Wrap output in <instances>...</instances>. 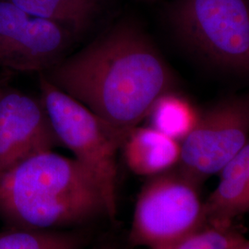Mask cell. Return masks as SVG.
Returning <instances> with one entry per match:
<instances>
[{
    "instance_id": "cell-1",
    "label": "cell",
    "mask_w": 249,
    "mask_h": 249,
    "mask_svg": "<svg viewBox=\"0 0 249 249\" xmlns=\"http://www.w3.org/2000/svg\"><path fill=\"white\" fill-rule=\"evenodd\" d=\"M45 77L98 116L122 144L174 85L158 50L129 21L111 27Z\"/></svg>"
},
{
    "instance_id": "cell-2",
    "label": "cell",
    "mask_w": 249,
    "mask_h": 249,
    "mask_svg": "<svg viewBox=\"0 0 249 249\" xmlns=\"http://www.w3.org/2000/svg\"><path fill=\"white\" fill-rule=\"evenodd\" d=\"M107 216L95 178L53 151L32 155L0 177V218L9 228L52 231Z\"/></svg>"
},
{
    "instance_id": "cell-3",
    "label": "cell",
    "mask_w": 249,
    "mask_h": 249,
    "mask_svg": "<svg viewBox=\"0 0 249 249\" xmlns=\"http://www.w3.org/2000/svg\"><path fill=\"white\" fill-rule=\"evenodd\" d=\"M41 100L60 144L95 178L105 196L107 217L117 215L116 155L122 143L98 116L51 83L40 80Z\"/></svg>"
},
{
    "instance_id": "cell-4",
    "label": "cell",
    "mask_w": 249,
    "mask_h": 249,
    "mask_svg": "<svg viewBox=\"0 0 249 249\" xmlns=\"http://www.w3.org/2000/svg\"><path fill=\"white\" fill-rule=\"evenodd\" d=\"M170 20L196 53L223 69L249 74V0H177Z\"/></svg>"
},
{
    "instance_id": "cell-5",
    "label": "cell",
    "mask_w": 249,
    "mask_h": 249,
    "mask_svg": "<svg viewBox=\"0 0 249 249\" xmlns=\"http://www.w3.org/2000/svg\"><path fill=\"white\" fill-rule=\"evenodd\" d=\"M207 225L199 184L178 168L149 178L135 204L128 241L154 249Z\"/></svg>"
},
{
    "instance_id": "cell-6",
    "label": "cell",
    "mask_w": 249,
    "mask_h": 249,
    "mask_svg": "<svg viewBox=\"0 0 249 249\" xmlns=\"http://www.w3.org/2000/svg\"><path fill=\"white\" fill-rule=\"evenodd\" d=\"M249 91L223 99L199 115L180 142L178 169L199 185L219 174L249 143Z\"/></svg>"
},
{
    "instance_id": "cell-7",
    "label": "cell",
    "mask_w": 249,
    "mask_h": 249,
    "mask_svg": "<svg viewBox=\"0 0 249 249\" xmlns=\"http://www.w3.org/2000/svg\"><path fill=\"white\" fill-rule=\"evenodd\" d=\"M73 36L64 27L0 0V69L48 71L62 60Z\"/></svg>"
},
{
    "instance_id": "cell-8",
    "label": "cell",
    "mask_w": 249,
    "mask_h": 249,
    "mask_svg": "<svg viewBox=\"0 0 249 249\" xmlns=\"http://www.w3.org/2000/svg\"><path fill=\"white\" fill-rule=\"evenodd\" d=\"M59 144L42 100L0 88V177L19 161Z\"/></svg>"
},
{
    "instance_id": "cell-9",
    "label": "cell",
    "mask_w": 249,
    "mask_h": 249,
    "mask_svg": "<svg viewBox=\"0 0 249 249\" xmlns=\"http://www.w3.org/2000/svg\"><path fill=\"white\" fill-rule=\"evenodd\" d=\"M220 181L204 201L207 225L231 227L249 212V142L220 173Z\"/></svg>"
},
{
    "instance_id": "cell-10",
    "label": "cell",
    "mask_w": 249,
    "mask_h": 249,
    "mask_svg": "<svg viewBox=\"0 0 249 249\" xmlns=\"http://www.w3.org/2000/svg\"><path fill=\"white\" fill-rule=\"evenodd\" d=\"M124 161L135 175L151 178L175 168L180 142L152 126L135 127L121 146Z\"/></svg>"
},
{
    "instance_id": "cell-11",
    "label": "cell",
    "mask_w": 249,
    "mask_h": 249,
    "mask_svg": "<svg viewBox=\"0 0 249 249\" xmlns=\"http://www.w3.org/2000/svg\"><path fill=\"white\" fill-rule=\"evenodd\" d=\"M27 13L66 28L73 36L84 33L99 12L98 0H8Z\"/></svg>"
},
{
    "instance_id": "cell-12",
    "label": "cell",
    "mask_w": 249,
    "mask_h": 249,
    "mask_svg": "<svg viewBox=\"0 0 249 249\" xmlns=\"http://www.w3.org/2000/svg\"><path fill=\"white\" fill-rule=\"evenodd\" d=\"M148 117L153 128L181 142L195 127L199 115L187 100L169 91L155 102Z\"/></svg>"
},
{
    "instance_id": "cell-13",
    "label": "cell",
    "mask_w": 249,
    "mask_h": 249,
    "mask_svg": "<svg viewBox=\"0 0 249 249\" xmlns=\"http://www.w3.org/2000/svg\"><path fill=\"white\" fill-rule=\"evenodd\" d=\"M78 233L8 228L0 231V249H80Z\"/></svg>"
},
{
    "instance_id": "cell-14",
    "label": "cell",
    "mask_w": 249,
    "mask_h": 249,
    "mask_svg": "<svg viewBox=\"0 0 249 249\" xmlns=\"http://www.w3.org/2000/svg\"><path fill=\"white\" fill-rule=\"evenodd\" d=\"M242 236L232 227L206 225L187 236L151 249H230Z\"/></svg>"
},
{
    "instance_id": "cell-15",
    "label": "cell",
    "mask_w": 249,
    "mask_h": 249,
    "mask_svg": "<svg viewBox=\"0 0 249 249\" xmlns=\"http://www.w3.org/2000/svg\"><path fill=\"white\" fill-rule=\"evenodd\" d=\"M230 249H249V240L242 236Z\"/></svg>"
},
{
    "instance_id": "cell-16",
    "label": "cell",
    "mask_w": 249,
    "mask_h": 249,
    "mask_svg": "<svg viewBox=\"0 0 249 249\" xmlns=\"http://www.w3.org/2000/svg\"><path fill=\"white\" fill-rule=\"evenodd\" d=\"M113 249V248H111V247H108V246H103V247H100L98 249Z\"/></svg>"
}]
</instances>
